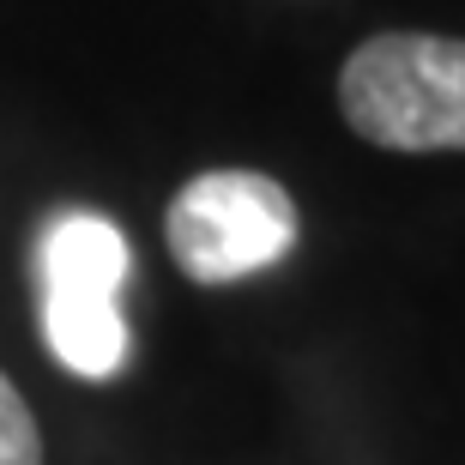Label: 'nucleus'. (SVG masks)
Instances as JSON below:
<instances>
[{
    "label": "nucleus",
    "mask_w": 465,
    "mask_h": 465,
    "mask_svg": "<svg viewBox=\"0 0 465 465\" xmlns=\"http://www.w3.org/2000/svg\"><path fill=\"white\" fill-rule=\"evenodd\" d=\"M339 109L387 152H465V43L387 31L339 73Z\"/></svg>",
    "instance_id": "f257e3e1"
},
{
    "label": "nucleus",
    "mask_w": 465,
    "mask_h": 465,
    "mask_svg": "<svg viewBox=\"0 0 465 465\" xmlns=\"http://www.w3.org/2000/svg\"><path fill=\"white\" fill-rule=\"evenodd\" d=\"M134 272L127 236L104 212H61L36 242V291H43V339L61 369L109 381L127 362L121 284Z\"/></svg>",
    "instance_id": "f03ea898"
},
{
    "label": "nucleus",
    "mask_w": 465,
    "mask_h": 465,
    "mask_svg": "<svg viewBox=\"0 0 465 465\" xmlns=\"http://www.w3.org/2000/svg\"><path fill=\"white\" fill-rule=\"evenodd\" d=\"M163 242L193 284H236L296 248V200L260 170H206L170 200Z\"/></svg>",
    "instance_id": "7ed1b4c3"
},
{
    "label": "nucleus",
    "mask_w": 465,
    "mask_h": 465,
    "mask_svg": "<svg viewBox=\"0 0 465 465\" xmlns=\"http://www.w3.org/2000/svg\"><path fill=\"white\" fill-rule=\"evenodd\" d=\"M0 465H43V435L13 381L0 375Z\"/></svg>",
    "instance_id": "20e7f679"
}]
</instances>
